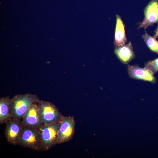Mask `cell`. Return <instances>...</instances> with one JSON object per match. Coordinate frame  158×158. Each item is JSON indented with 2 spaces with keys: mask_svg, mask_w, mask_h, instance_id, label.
Returning <instances> with one entry per match:
<instances>
[{
  "mask_svg": "<svg viewBox=\"0 0 158 158\" xmlns=\"http://www.w3.org/2000/svg\"><path fill=\"white\" fill-rule=\"evenodd\" d=\"M144 18L139 24V28L146 30L158 22V0H152L144 10Z\"/></svg>",
  "mask_w": 158,
  "mask_h": 158,
  "instance_id": "obj_7",
  "label": "cell"
},
{
  "mask_svg": "<svg viewBox=\"0 0 158 158\" xmlns=\"http://www.w3.org/2000/svg\"><path fill=\"white\" fill-rule=\"evenodd\" d=\"M34 102L29 107L22 118L23 125L26 126L38 128L43 124L40 116L38 105Z\"/></svg>",
  "mask_w": 158,
  "mask_h": 158,
  "instance_id": "obj_9",
  "label": "cell"
},
{
  "mask_svg": "<svg viewBox=\"0 0 158 158\" xmlns=\"http://www.w3.org/2000/svg\"><path fill=\"white\" fill-rule=\"evenodd\" d=\"M39 100L38 96L35 94H25L14 96L11 99L10 103L11 117L19 119L22 118L31 105L38 102Z\"/></svg>",
  "mask_w": 158,
  "mask_h": 158,
  "instance_id": "obj_1",
  "label": "cell"
},
{
  "mask_svg": "<svg viewBox=\"0 0 158 158\" xmlns=\"http://www.w3.org/2000/svg\"><path fill=\"white\" fill-rule=\"evenodd\" d=\"M114 53L119 60L124 64H128L135 56L130 42L122 46L115 47Z\"/></svg>",
  "mask_w": 158,
  "mask_h": 158,
  "instance_id": "obj_10",
  "label": "cell"
},
{
  "mask_svg": "<svg viewBox=\"0 0 158 158\" xmlns=\"http://www.w3.org/2000/svg\"><path fill=\"white\" fill-rule=\"evenodd\" d=\"M18 144L34 150H42L41 135L39 129L24 125Z\"/></svg>",
  "mask_w": 158,
  "mask_h": 158,
  "instance_id": "obj_4",
  "label": "cell"
},
{
  "mask_svg": "<svg viewBox=\"0 0 158 158\" xmlns=\"http://www.w3.org/2000/svg\"><path fill=\"white\" fill-rule=\"evenodd\" d=\"M153 37L155 38L158 37V24L157 28L154 31V34Z\"/></svg>",
  "mask_w": 158,
  "mask_h": 158,
  "instance_id": "obj_15",
  "label": "cell"
},
{
  "mask_svg": "<svg viewBox=\"0 0 158 158\" xmlns=\"http://www.w3.org/2000/svg\"><path fill=\"white\" fill-rule=\"evenodd\" d=\"M144 67L150 70L154 74L158 72V57L145 63Z\"/></svg>",
  "mask_w": 158,
  "mask_h": 158,
  "instance_id": "obj_14",
  "label": "cell"
},
{
  "mask_svg": "<svg viewBox=\"0 0 158 158\" xmlns=\"http://www.w3.org/2000/svg\"><path fill=\"white\" fill-rule=\"evenodd\" d=\"M61 120L54 123L43 124L38 128L41 135L42 150H47L58 144Z\"/></svg>",
  "mask_w": 158,
  "mask_h": 158,
  "instance_id": "obj_2",
  "label": "cell"
},
{
  "mask_svg": "<svg viewBox=\"0 0 158 158\" xmlns=\"http://www.w3.org/2000/svg\"><path fill=\"white\" fill-rule=\"evenodd\" d=\"M127 40L125 33V25L121 17L116 15V24L114 38V44L115 47L125 44Z\"/></svg>",
  "mask_w": 158,
  "mask_h": 158,
  "instance_id": "obj_11",
  "label": "cell"
},
{
  "mask_svg": "<svg viewBox=\"0 0 158 158\" xmlns=\"http://www.w3.org/2000/svg\"><path fill=\"white\" fill-rule=\"evenodd\" d=\"M75 122L73 116H64L61 121L58 144L67 142L72 138L75 132Z\"/></svg>",
  "mask_w": 158,
  "mask_h": 158,
  "instance_id": "obj_6",
  "label": "cell"
},
{
  "mask_svg": "<svg viewBox=\"0 0 158 158\" xmlns=\"http://www.w3.org/2000/svg\"><path fill=\"white\" fill-rule=\"evenodd\" d=\"M127 71L129 77L132 79L140 80L154 84L156 82V78L152 73L144 67L142 68L138 65L127 66Z\"/></svg>",
  "mask_w": 158,
  "mask_h": 158,
  "instance_id": "obj_8",
  "label": "cell"
},
{
  "mask_svg": "<svg viewBox=\"0 0 158 158\" xmlns=\"http://www.w3.org/2000/svg\"><path fill=\"white\" fill-rule=\"evenodd\" d=\"M6 123L5 135L7 141L14 145L18 144L24 126L22 122L12 118Z\"/></svg>",
  "mask_w": 158,
  "mask_h": 158,
  "instance_id": "obj_5",
  "label": "cell"
},
{
  "mask_svg": "<svg viewBox=\"0 0 158 158\" xmlns=\"http://www.w3.org/2000/svg\"><path fill=\"white\" fill-rule=\"evenodd\" d=\"M142 37L149 49L152 51L158 54V41L156 38L149 35L146 32Z\"/></svg>",
  "mask_w": 158,
  "mask_h": 158,
  "instance_id": "obj_13",
  "label": "cell"
},
{
  "mask_svg": "<svg viewBox=\"0 0 158 158\" xmlns=\"http://www.w3.org/2000/svg\"><path fill=\"white\" fill-rule=\"evenodd\" d=\"M40 118L44 124H51L60 121L63 116L51 103L40 100L37 102Z\"/></svg>",
  "mask_w": 158,
  "mask_h": 158,
  "instance_id": "obj_3",
  "label": "cell"
},
{
  "mask_svg": "<svg viewBox=\"0 0 158 158\" xmlns=\"http://www.w3.org/2000/svg\"><path fill=\"white\" fill-rule=\"evenodd\" d=\"M11 99L8 96L0 99V123H6L12 117L10 113V106Z\"/></svg>",
  "mask_w": 158,
  "mask_h": 158,
  "instance_id": "obj_12",
  "label": "cell"
}]
</instances>
